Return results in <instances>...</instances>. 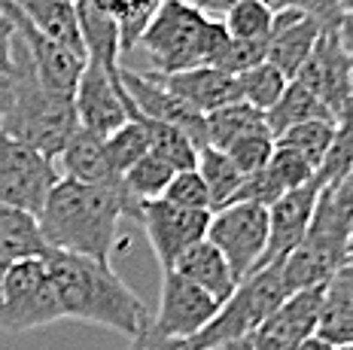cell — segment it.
Segmentation results:
<instances>
[{"mask_svg": "<svg viewBox=\"0 0 353 350\" xmlns=\"http://www.w3.org/2000/svg\"><path fill=\"white\" fill-rule=\"evenodd\" d=\"M141 207L143 204L125 189L122 180L113 186H88L58 177L37 214V225L49 250L113 265L110 259L119 247V223H141Z\"/></svg>", "mask_w": 353, "mask_h": 350, "instance_id": "6da1fadb", "label": "cell"}, {"mask_svg": "<svg viewBox=\"0 0 353 350\" xmlns=\"http://www.w3.org/2000/svg\"><path fill=\"white\" fill-rule=\"evenodd\" d=\"M43 262H46L49 277L55 283V296L64 320L104 326V329L128 335V338H134L150 320L137 293L107 262L49 250V247L43 253Z\"/></svg>", "mask_w": 353, "mask_h": 350, "instance_id": "7a4b0ae2", "label": "cell"}, {"mask_svg": "<svg viewBox=\"0 0 353 350\" xmlns=\"http://www.w3.org/2000/svg\"><path fill=\"white\" fill-rule=\"evenodd\" d=\"M137 46L156 64V74L216 68L229 46L223 21H213L183 0H161Z\"/></svg>", "mask_w": 353, "mask_h": 350, "instance_id": "3957f363", "label": "cell"}, {"mask_svg": "<svg viewBox=\"0 0 353 350\" xmlns=\"http://www.w3.org/2000/svg\"><path fill=\"white\" fill-rule=\"evenodd\" d=\"M16 61H19V83H16L10 113L0 122V131L55 162L58 152L64 150V143L79 128L73 98L43 89L34 79L25 58L16 55Z\"/></svg>", "mask_w": 353, "mask_h": 350, "instance_id": "277c9868", "label": "cell"}, {"mask_svg": "<svg viewBox=\"0 0 353 350\" xmlns=\"http://www.w3.org/2000/svg\"><path fill=\"white\" fill-rule=\"evenodd\" d=\"M350 223H353V214H347L326 189H320L305 238L281 262V271L290 293L323 287L347 262Z\"/></svg>", "mask_w": 353, "mask_h": 350, "instance_id": "5b68a950", "label": "cell"}, {"mask_svg": "<svg viewBox=\"0 0 353 350\" xmlns=\"http://www.w3.org/2000/svg\"><path fill=\"white\" fill-rule=\"evenodd\" d=\"M292 293L286 289L281 262L265 265L250 271L244 280L234 287V293L219 305V311L213 313V320L204 326L195 338H189V344L195 350H208L225 341H238L250 338L256 332V326L268 317L277 305H283Z\"/></svg>", "mask_w": 353, "mask_h": 350, "instance_id": "8992f818", "label": "cell"}, {"mask_svg": "<svg viewBox=\"0 0 353 350\" xmlns=\"http://www.w3.org/2000/svg\"><path fill=\"white\" fill-rule=\"evenodd\" d=\"M58 320H64L61 305L43 256L10 262L0 289V329L31 332L52 326Z\"/></svg>", "mask_w": 353, "mask_h": 350, "instance_id": "52a82bcc", "label": "cell"}, {"mask_svg": "<svg viewBox=\"0 0 353 350\" xmlns=\"http://www.w3.org/2000/svg\"><path fill=\"white\" fill-rule=\"evenodd\" d=\"M208 240L229 262L234 283H241L250 271H256L268 244V207L232 201L213 210L208 223Z\"/></svg>", "mask_w": 353, "mask_h": 350, "instance_id": "ba28073f", "label": "cell"}, {"mask_svg": "<svg viewBox=\"0 0 353 350\" xmlns=\"http://www.w3.org/2000/svg\"><path fill=\"white\" fill-rule=\"evenodd\" d=\"M58 177L61 174L52 158L40 156L0 131V201L3 204L37 216Z\"/></svg>", "mask_w": 353, "mask_h": 350, "instance_id": "9c48e42d", "label": "cell"}, {"mask_svg": "<svg viewBox=\"0 0 353 350\" xmlns=\"http://www.w3.org/2000/svg\"><path fill=\"white\" fill-rule=\"evenodd\" d=\"M208 223H210V210H186L176 207V204H168L165 198L143 201L141 207V225L161 271H171L174 262L189 247H195L198 240L208 238Z\"/></svg>", "mask_w": 353, "mask_h": 350, "instance_id": "30bf717a", "label": "cell"}, {"mask_svg": "<svg viewBox=\"0 0 353 350\" xmlns=\"http://www.w3.org/2000/svg\"><path fill=\"white\" fill-rule=\"evenodd\" d=\"M73 110H77L79 128L92 134H113L131 119V101L119 83V70L107 74L101 64L85 61L83 76L73 92Z\"/></svg>", "mask_w": 353, "mask_h": 350, "instance_id": "8fae6325", "label": "cell"}, {"mask_svg": "<svg viewBox=\"0 0 353 350\" xmlns=\"http://www.w3.org/2000/svg\"><path fill=\"white\" fill-rule=\"evenodd\" d=\"M3 10L12 16V21H16V40L25 46V55H21V58L28 61L34 79L43 85V89L73 98L77 83H79L83 68H85V55L70 52V49L61 46V43L43 37V34H37L34 28L28 25V21L21 19L16 10H12L10 0H3Z\"/></svg>", "mask_w": 353, "mask_h": 350, "instance_id": "7c38bea8", "label": "cell"}, {"mask_svg": "<svg viewBox=\"0 0 353 350\" xmlns=\"http://www.w3.org/2000/svg\"><path fill=\"white\" fill-rule=\"evenodd\" d=\"M216 311H219V302L210 293H204L192 280L176 274L174 268L161 271L159 311L156 317H150L159 332H165L168 338L189 341L210 323Z\"/></svg>", "mask_w": 353, "mask_h": 350, "instance_id": "4fadbf2b", "label": "cell"}, {"mask_svg": "<svg viewBox=\"0 0 353 350\" xmlns=\"http://www.w3.org/2000/svg\"><path fill=\"white\" fill-rule=\"evenodd\" d=\"M119 83L131 101V116H143V119L174 125V128H180L198 150L208 147L204 116L195 113L192 107H186L180 98H174L168 89H161L150 74H137V70L119 68Z\"/></svg>", "mask_w": 353, "mask_h": 350, "instance_id": "5bb4252c", "label": "cell"}, {"mask_svg": "<svg viewBox=\"0 0 353 350\" xmlns=\"http://www.w3.org/2000/svg\"><path fill=\"white\" fill-rule=\"evenodd\" d=\"M292 79H299L305 89H311L323 101L332 116H338L353 101V68L344 55L341 43L335 37V28L320 34L311 58L301 64V70Z\"/></svg>", "mask_w": 353, "mask_h": 350, "instance_id": "9a60e30c", "label": "cell"}, {"mask_svg": "<svg viewBox=\"0 0 353 350\" xmlns=\"http://www.w3.org/2000/svg\"><path fill=\"white\" fill-rule=\"evenodd\" d=\"M323 287L299 289L277 305L250 335V350H299L307 338H314L320 313Z\"/></svg>", "mask_w": 353, "mask_h": 350, "instance_id": "2e32d148", "label": "cell"}, {"mask_svg": "<svg viewBox=\"0 0 353 350\" xmlns=\"http://www.w3.org/2000/svg\"><path fill=\"white\" fill-rule=\"evenodd\" d=\"M320 186L307 183L299 189H290L281 198L268 207V244H265V253L256 268L274 265V262H283L292 250L299 247V240L305 238L307 225H311L314 216V204H317Z\"/></svg>", "mask_w": 353, "mask_h": 350, "instance_id": "e0dca14e", "label": "cell"}, {"mask_svg": "<svg viewBox=\"0 0 353 350\" xmlns=\"http://www.w3.org/2000/svg\"><path fill=\"white\" fill-rule=\"evenodd\" d=\"M323 31H329V28H323L317 19L305 16V12L277 10L274 21H271L265 61L274 64L286 79H292L301 70V64L311 58V52H314V46H317Z\"/></svg>", "mask_w": 353, "mask_h": 350, "instance_id": "ac0fdd59", "label": "cell"}, {"mask_svg": "<svg viewBox=\"0 0 353 350\" xmlns=\"http://www.w3.org/2000/svg\"><path fill=\"white\" fill-rule=\"evenodd\" d=\"M150 76L156 79L161 89H168L174 98H180L183 104L192 107L201 116L241 101L234 76L223 74L216 68H192V70H180V74H156L152 70Z\"/></svg>", "mask_w": 353, "mask_h": 350, "instance_id": "d6986e66", "label": "cell"}, {"mask_svg": "<svg viewBox=\"0 0 353 350\" xmlns=\"http://www.w3.org/2000/svg\"><path fill=\"white\" fill-rule=\"evenodd\" d=\"M314 338L326 341V344H332L338 350L353 344V262H344L323 283Z\"/></svg>", "mask_w": 353, "mask_h": 350, "instance_id": "ffe728a7", "label": "cell"}, {"mask_svg": "<svg viewBox=\"0 0 353 350\" xmlns=\"http://www.w3.org/2000/svg\"><path fill=\"white\" fill-rule=\"evenodd\" d=\"M55 167L61 171V177H70L77 183H88V186H113L119 183V174L110 165L107 156V143L101 134H92L85 128H77L73 137L64 143V150L58 152Z\"/></svg>", "mask_w": 353, "mask_h": 350, "instance_id": "44dd1931", "label": "cell"}, {"mask_svg": "<svg viewBox=\"0 0 353 350\" xmlns=\"http://www.w3.org/2000/svg\"><path fill=\"white\" fill-rule=\"evenodd\" d=\"M10 3L37 34L61 43L70 52L85 55L79 19H77V3H70V0H10Z\"/></svg>", "mask_w": 353, "mask_h": 350, "instance_id": "7402d4cb", "label": "cell"}, {"mask_svg": "<svg viewBox=\"0 0 353 350\" xmlns=\"http://www.w3.org/2000/svg\"><path fill=\"white\" fill-rule=\"evenodd\" d=\"M174 271L183 274L186 280H192L195 287H201L204 293H210L219 305H223L225 298L234 293V287H238L232 277L229 262L223 259V253H219L208 238L198 240L195 247H189V250L174 262Z\"/></svg>", "mask_w": 353, "mask_h": 350, "instance_id": "603a6c76", "label": "cell"}, {"mask_svg": "<svg viewBox=\"0 0 353 350\" xmlns=\"http://www.w3.org/2000/svg\"><path fill=\"white\" fill-rule=\"evenodd\" d=\"M77 19H79V34H83V49L85 61H94L116 74L122 68V49H119V25L110 16L92 6V0H79L77 3Z\"/></svg>", "mask_w": 353, "mask_h": 350, "instance_id": "cb8c5ba5", "label": "cell"}, {"mask_svg": "<svg viewBox=\"0 0 353 350\" xmlns=\"http://www.w3.org/2000/svg\"><path fill=\"white\" fill-rule=\"evenodd\" d=\"M204 128H208V147L229 150L234 141H241V137L265 134V131H268V122H265L262 110L244 104V101H234V104H225V107H219V110L204 116Z\"/></svg>", "mask_w": 353, "mask_h": 350, "instance_id": "d4e9b609", "label": "cell"}, {"mask_svg": "<svg viewBox=\"0 0 353 350\" xmlns=\"http://www.w3.org/2000/svg\"><path fill=\"white\" fill-rule=\"evenodd\" d=\"M46 253V240L40 235L37 216L0 201V259L19 262Z\"/></svg>", "mask_w": 353, "mask_h": 350, "instance_id": "484cf974", "label": "cell"}, {"mask_svg": "<svg viewBox=\"0 0 353 350\" xmlns=\"http://www.w3.org/2000/svg\"><path fill=\"white\" fill-rule=\"evenodd\" d=\"M311 119L335 122V116L329 113L317 94H314L311 89H305L299 79H290V83H286V89H283V94L277 98V104L265 113V122H268L271 137L283 134L286 128L301 125V122H311Z\"/></svg>", "mask_w": 353, "mask_h": 350, "instance_id": "4316f807", "label": "cell"}, {"mask_svg": "<svg viewBox=\"0 0 353 350\" xmlns=\"http://www.w3.org/2000/svg\"><path fill=\"white\" fill-rule=\"evenodd\" d=\"M195 171H198V177L204 180V186H208L210 214L219 207H225V204L234 198V192H238V186H241V177H244L223 150H213V147L198 150Z\"/></svg>", "mask_w": 353, "mask_h": 350, "instance_id": "83f0119b", "label": "cell"}, {"mask_svg": "<svg viewBox=\"0 0 353 350\" xmlns=\"http://www.w3.org/2000/svg\"><path fill=\"white\" fill-rule=\"evenodd\" d=\"M92 6H98L104 16L119 25V49L131 52L137 49V40L156 16L161 0H92Z\"/></svg>", "mask_w": 353, "mask_h": 350, "instance_id": "f1b7e54d", "label": "cell"}, {"mask_svg": "<svg viewBox=\"0 0 353 350\" xmlns=\"http://www.w3.org/2000/svg\"><path fill=\"white\" fill-rule=\"evenodd\" d=\"M353 165V101L335 116V131H332V143H329L326 156L314 174V183L323 186H335Z\"/></svg>", "mask_w": 353, "mask_h": 350, "instance_id": "f546056e", "label": "cell"}, {"mask_svg": "<svg viewBox=\"0 0 353 350\" xmlns=\"http://www.w3.org/2000/svg\"><path fill=\"white\" fill-rule=\"evenodd\" d=\"M131 119H141L146 128V137H150V152L159 156L161 162H168L174 171H189L198 162V147L183 134L180 128L165 125V122H152L143 119V116H131Z\"/></svg>", "mask_w": 353, "mask_h": 350, "instance_id": "4dcf8cb0", "label": "cell"}, {"mask_svg": "<svg viewBox=\"0 0 353 350\" xmlns=\"http://www.w3.org/2000/svg\"><path fill=\"white\" fill-rule=\"evenodd\" d=\"M223 28L232 40L241 43H268L271 21H274V10L265 0H241L234 3L223 19Z\"/></svg>", "mask_w": 353, "mask_h": 350, "instance_id": "1f68e13d", "label": "cell"}, {"mask_svg": "<svg viewBox=\"0 0 353 350\" xmlns=\"http://www.w3.org/2000/svg\"><path fill=\"white\" fill-rule=\"evenodd\" d=\"M234 83H238V94H241L244 104L256 107V110H262V113H268L271 107L277 104V98L283 94L290 79H286L274 64L262 61V64H256V68L244 70V74H238L234 76Z\"/></svg>", "mask_w": 353, "mask_h": 350, "instance_id": "d6a6232c", "label": "cell"}, {"mask_svg": "<svg viewBox=\"0 0 353 350\" xmlns=\"http://www.w3.org/2000/svg\"><path fill=\"white\" fill-rule=\"evenodd\" d=\"M332 131H335V122L311 119V122H301V125L286 128L283 134L274 137V143L277 147H286V150L299 152V156L314 167V174H317L323 156H326L329 143H332Z\"/></svg>", "mask_w": 353, "mask_h": 350, "instance_id": "836d02e7", "label": "cell"}, {"mask_svg": "<svg viewBox=\"0 0 353 350\" xmlns=\"http://www.w3.org/2000/svg\"><path fill=\"white\" fill-rule=\"evenodd\" d=\"M174 174H176V171H174V167L168 165V162H161L159 156L146 152L141 162H134V165L128 167V171L122 174V183H125V189H128V192L134 195L137 201L143 204V201L161 198Z\"/></svg>", "mask_w": 353, "mask_h": 350, "instance_id": "e575fe53", "label": "cell"}, {"mask_svg": "<svg viewBox=\"0 0 353 350\" xmlns=\"http://www.w3.org/2000/svg\"><path fill=\"white\" fill-rule=\"evenodd\" d=\"M104 143H107L110 165L116 167L119 177L150 152V137H146V128H143L141 119H128L122 128H116L113 134H107Z\"/></svg>", "mask_w": 353, "mask_h": 350, "instance_id": "d590c367", "label": "cell"}, {"mask_svg": "<svg viewBox=\"0 0 353 350\" xmlns=\"http://www.w3.org/2000/svg\"><path fill=\"white\" fill-rule=\"evenodd\" d=\"M265 167H268V174L277 180V186H281L283 192L299 189V186H307L314 180V167L307 165L299 152H292L286 147H277V143H274V152H271V158H268V165Z\"/></svg>", "mask_w": 353, "mask_h": 350, "instance_id": "8d00e7d4", "label": "cell"}, {"mask_svg": "<svg viewBox=\"0 0 353 350\" xmlns=\"http://www.w3.org/2000/svg\"><path fill=\"white\" fill-rule=\"evenodd\" d=\"M161 198H165L168 204H176V207H186V210H210L208 186H204V180L198 177L195 167H189V171H176Z\"/></svg>", "mask_w": 353, "mask_h": 350, "instance_id": "74e56055", "label": "cell"}, {"mask_svg": "<svg viewBox=\"0 0 353 350\" xmlns=\"http://www.w3.org/2000/svg\"><path fill=\"white\" fill-rule=\"evenodd\" d=\"M225 156L232 158V165L238 167L241 174H253V171H262L268 165L271 152H274V137L265 131V134H250V137H241L234 141L229 150H223Z\"/></svg>", "mask_w": 353, "mask_h": 350, "instance_id": "f35d334b", "label": "cell"}, {"mask_svg": "<svg viewBox=\"0 0 353 350\" xmlns=\"http://www.w3.org/2000/svg\"><path fill=\"white\" fill-rule=\"evenodd\" d=\"M281 195H283V189L277 186V180L268 174V167H262V171H253V174H244V177H241V186H238V192H234L232 201H250V204L271 207Z\"/></svg>", "mask_w": 353, "mask_h": 350, "instance_id": "ab89813d", "label": "cell"}, {"mask_svg": "<svg viewBox=\"0 0 353 350\" xmlns=\"http://www.w3.org/2000/svg\"><path fill=\"white\" fill-rule=\"evenodd\" d=\"M271 10H299L305 16L317 19L323 28H335L338 19H341V6L338 0H265Z\"/></svg>", "mask_w": 353, "mask_h": 350, "instance_id": "60d3db41", "label": "cell"}, {"mask_svg": "<svg viewBox=\"0 0 353 350\" xmlns=\"http://www.w3.org/2000/svg\"><path fill=\"white\" fill-rule=\"evenodd\" d=\"M128 350H195L189 341H180V338H168L165 332H159L152 326V320H146L143 329L131 338V347Z\"/></svg>", "mask_w": 353, "mask_h": 350, "instance_id": "b9f144b4", "label": "cell"}, {"mask_svg": "<svg viewBox=\"0 0 353 350\" xmlns=\"http://www.w3.org/2000/svg\"><path fill=\"white\" fill-rule=\"evenodd\" d=\"M16 58V21L0 3V64H10Z\"/></svg>", "mask_w": 353, "mask_h": 350, "instance_id": "7bdbcfd3", "label": "cell"}, {"mask_svg": "<svg viewBox=\"0 0 353 350\" xmlns=\"http://www.w3.org/2000/svg\"><path fill=\"white\" fill-rule=\"evenodd\" d=\"M183 3H189L192 10H198L201 16H208L213 21H219L225 16V12L232 10L234 3H241V0H183Z\"/></svg>", "mask_w": 353, "mask_h": 350, "instance_id": "ee69618b", "label": "cell"}, {"mask_svg": "<svg viewBox=\"0 0 353 350\" xmlns=\"http://www.w3.org/2000/svg\"><path fill=\"white\" fill-rule=\"evenodd\" d=\"M323 189H326V192L332 195V198L341 204L347 214H353V165H350V171L344 174V177L338 180L335 186H323Z\"/></svg>", "mask_w": 353, "mask_h": 350, "instance_id": "f6af8a7d", "label": "cell"}, {"mask_svg": "<svg viewBox=\"0 0 353 350\" xmlns=\"http://www.w3.org/2000/svg\"><path fill=\"white\" fill-rule=\"evenodd\" d=\"M335 37L341 43L344 55H347V61L353 68V12H341V19H338V25H335Z\"/></svg>", "mask_w": 353, "mask_h": 350, "instance_id": "bcb514c9", "label": "cell"}, {"mask_svg": "<svg viewBox=\"0 0 353 350\" xmlns=\"http://www.w3.org/2000/svg\"><path fill=\"white\" fill-rule=\"evenodd\" d=\"M208 350H250V338H238V341H225V344L208 347Z\"/></svg>", "mask_w": 353, "mask_h": 350, "instance_id": "7dc6e473", "label": "cell"}, {"mask_svg": "<svg viewBox=\"0 0 353 350\" xmlns=\"http://www.w3.org/2000/svg\"><path fill=\"white\" fill-rule=\"evenodd\" d=\"M299 350H338V347L326 344V341H320V338H307V341H305V344H301Z\"/></svg>", "mask_w": 353, "mask_h": 350, "instance_id": "c3c4849f", "label": "cell"}, {"mask_svg": "<svg viewBox=\"0 0 353 350\" xmlns=\"http://www.w3.org/2000/svg\"><path fill=\"white\" fill-rule=\"evenodd\" d=\"M338 6H341V12H353V0H338Z\"/></svg>", "mask_w": 353, "mask_h": 350, "instance_id": "681fc988", "label": "cell"}, {"mask_svg": "<svg viewBox=\"0 0 353 350\" xmlns=\"http://www.w3.org/2000/svg\"><path fill=\"white\" fill-rule=\"evenodd\" d=\"M6 265H10V262H6V259H0V289H3V274H6Z\"/></svg>", "mask_w": 353, "mask_h": 350, "instance_id": "f907efd6", "label": "cell"}, {"mask_svg": "<svg viewBox=\"0 0 353 350\" xmlns=\"http://www.w3.org/2000/svg\"><path fill=\"white\" fill-rule=\"evenodd\" d=\"M353 253V223H350V240H347V256Z\"/></svg>", "mask_w": 353, "mask_h": 350, "instance_id": "816d5d0a", "label": "cell"}, {"mask_svg": "<svg viewBox=\"0 0 353 350\" xmlns=\"http://www.w3.org/2000/svg\"><path fill=\"white\" fill-rule=\"evenodd\" d=\"M341 350H353V344H347V347H341Z\"/></svg>", "mask_w": 353, "mask_h": 350, "instance_id": "f5cc1de1", "label": "cell"}, {"mask_svg": "<svg viewBox=\"0 0 353 350\" xmlns=\"http://www.w3.org/2000/svg\"><path fill=\"white\" fill-rule=\"evenodd\" d=\"M347 262H353V253H350V256H347Z\"/></svg>", "mask_w": 353, "mask_h": 350, "instance_id": "db71d44e", "label": "cell"}, {"mask_svg": "<svg viewBox=\"0 0 353 350\" xmlns=\"http://www.w3.org/2000/svg\"><path fill=\"white\" fill-rule=\"evenodd\" d=\"M70 3H79V0H70Z\"/></svg>", "mask_w": 353, "mask_h": 350, "instance_id": "11a10c76", "label": "cell"}, {"mask_svg": "<svg viewBox=\"0 0 353 350\" xmlns=\"http://www.w3.org/2000/svg\"><path fill=\"white\" fill-rule=\"evenodd\" d=\"M0 3H3V0H0Z\"/></svg>", "mask_w": 353, "mask_h": 350, "instance_id": "9f6ffc18", "label": "cell"}]
</instances>
